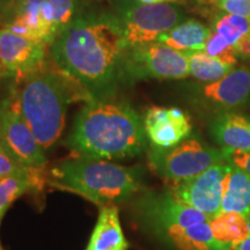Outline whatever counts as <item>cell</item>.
<instances>
[{"label":"cell","instance_id":"7402d4cb","mask_svg":"<svg viewBox=\"0 0 250 250\" xmlns=\"http://www.w3.org/2000/svg\"><path fill=\"white\" fill-rule=\"evenodd\" d=\"M189 56L190 76L202 83H211L224 78L233 70V65L227 64L220 59L211 57L205 52H191Z\"/></svg>","mask_w":250,"mask_h":250},{"label":"cell","instance_id":"ba28073f","mask_svg":"<svg viewBox=\"0 0 250 250\" xmlns=\"http://www.w3.org/2000/svg\"><path fill=\"white\" fill-rule=\"evenodd\" d=\"M0 142L19 162L28 168L44 169L46 158L19 109L17 98L0 104Z\"/></svg>","mask_w":250,"mask_h":250},{"label":"cell","instance_id":"5b68a950","mask_svg":"<svg viewBox=\"0 0 250 250\" xmlns=\"http://www.w3.org/2000/svg\"><path fill=\"white\" fill-rule=\"evenodd\" d=\"M124 49L148 44L183 21V13L169 2L143 4L138 0H120L108 14Z\"/></svg>","mask_w":250,"mask_h":250},{"label":"cell","instance_id":"f546056e","mask_svg":"<svg viewBox=\"0 0 250 250\" xmlns=\"http://www.w3.org/2000/svg\"><path fill=\"white\" fill-rule=\"evenodd\" d=\"M234 250H250V235L243 240L240 245H237Z\"/></svg>","mask_w":250,"mask_h":250},{"label":"cell","instance_id":"8fae6325","mask_svg":"<svg viewBox=\"0 0 250 250\" xmlns=\"http://www.w3.org/2000/svg\"><path fill=\"white\" fill-rule=\"evenodd\" d=\"M48 44L30 39L7 26L0 28V65L9 76L26 79L42 71Z\"/></svg>","mask_w":250,"mask_h":250},{"label":"cell","instance_id":"7c38bea8","mask_svg":"<svg viewBox=\"0 0 250 250\" xmlns=\"http://www.w3.org/2000/svg\"><path fill=\"white\" fill-rule=\"evenodd\" d=\"M146 137L153 147L169 148L186 140L191 133L189 115L176 107H151L144 117Z\"/></svg>","mask_w":250,"mask_h":250},{"label":"cell","instance_id":"ffe728a7","mask_svg":"<svg viewBox=\"0 0 250 250\" xmlns=\"http://www.w3.org/2000/svg\"><path fill=\"white\" fill-rule=\"evenodd\" d=\"M212 30L224 36L234 46L237 55L250 57V20L221 12L213 20Z\"/></svg>","mask_w":250,"mask_h":250},{"label":"cell","instance_id":"1f68e13d","mask_svg":"<svg viewBox=\"0 0 250 250\" xmlns=\"http://www.w3.org/2000/svg\"><path fill=\"white\" fill-rule=\"evenodd\" d=\"M5 73H7V72H6L4 68L1 67V65H0V80H1L4 77H7L8 76V74H5Z\"/></svg>","mask_w":250,"mask_h":250},{"label":"cell","instance_id":"e0dca14e","mask_svg":"<svg viewBox=\"0 0 250 250\" xmlns=\"http://www.w3.org/2000/svg\"><path fill=\"white\" fill-rule=\"evenodd\" d=\"M221 212H235L250 217V176L232 165L225 181Z\"/></svg>","mask_w":250,"mask_h":250},{"label":"cell","instance_id":"4dcf8cb0","mask_svg":"<svg viewBox=\"0 0 250 250\" xmlns=\"http://www.w3.org/2000/svg\"><path fill=\"white\" fill-rule=\"evenodd\" d=\"M138 1L143 2V4H162V2H170L175 1V0H138Z\"/></svg>","mask_w":250,"mask_h":250},{"label":"cell","instance_id":"d4e9b609","mask_svg":"<svg viewBox=\"0 0 250 250\" xmlns=\"http://www.w3.org/2000/svg\"><path fill=\"white\" fill-rule=\"evenodd\" d=\"M42 169L28 168L19 162L0 142V176H23V175H30Z\"/></svg>","mask_w":250,"mask_h":250},{"label":"cell","instance_id":"d6a6232c","mask_svg":"<svg viewBox=\"0 0 250 250\" xmlns=\"http://www.w3.org/2000/svg\"><path fill=\"white\" fill-rule=\"evenodd\" d=\"M247 221H248V228H249V234H250V217L247 219Z\"/></svg>","mask_w":250,"mask_h":250},{"label":"cell","instance_id":"52a82bcc","mask_svg":"<svg viewBox=\"0 0 250 250\" xmlns=\"http://www.w3.org/2000/svg\"><path fill=\"white\" fill-rule=\"evenodd\" d=\"M124 67L127 81L184 79L190 76L189 56L160 43H148L124 49Z\"/></svg>","mask_w":250,"mask_h":250},{"label":"cell","instance_id":"cb8c5ba5","mask_svg":"<svg viewBox=\"0 0 250 250\" xmlns=\"http://www.w3.org/2000/svg\"><path fill=\"white\" fill-rule=\"evenodd\" d=\"M203 52L211 56V57L220 59L227 64L233 65V66L236 65L237 56H239L234 46L230 45L229 42L224 36H221L214 30L211 31V35L206 42L205 49Z\"/></svg>","mask_w":250,"mask_h":250},{"label":"cell","instance_id":"7a4b0ae2","mask_svg":"<svg viewBox=\"0 0 250 250\" xmlns=\"http://www.w3.org/2000/svg\"><path fill=\"white\" fill-rule=\"evenodd\" d=\"M146 138L144 120L130 104L105 99L83 107L67 144L79 156L111 161L142 154Z\"/></svg>","mask_w":250,"mask_h":250},{"label":"cell","instance_id":"4fadbf2b","mask_svg":"<svg viewBox=\"0 0 250 250\" xmlns=\"http://www.w3.org/2000/svg\"><path fill=\"white\" fill-rule=\"evenodd\" d=\"M202 92L208 101L221 107H239L250 95V71L247 67H234L221 79L206 83Z\"/></svg>","mask_w":250,"mask_h":250},{"label":"cell","instance_id":"83f0119b","mask_svg":"<svg viewBox=\"0 0 250 250\" xmlns=\"http://www.w3.org/2000/svg\"><path fill=\"white\" fill-rule=\"evenodd\" d=\"M46 0H15L14 6V14L21 9L31 7V6H39L44 4Z\"/></svg>","mask_w":250,"mask_h":250},{"label":"cell","instance_id":"8992f818","mask_svg":"<svg viewBox=\"0 0 250 250\" xmlns=\"http://www.w3.org/2000/svg\"><path fill=\"white\" fill-rule=\"evenodd\" d=\"M148 160L152 169L159 176L175 186L225 161V156L223 151L212 148L201 140L187 138L174 147H152Z\"/></svg>","mask_w":250,"mask_h":250},{"label":"cell","instance_id":"3957f363","mask_svg":"<svg viewBox=\"0 0 250 250\" xmlns=\"http://www.w3.org/2000/svg\"><path fill=\"white\" fill-rule=\"evenodd\" d=\"M144 171L107 160L79 156L59 162L50 170L46 182L62 191L76 193L98 206L129 201L139 191Z\"/></svg>","mask_w":250,"mask_h":250},{"label":"cell","instance_id":"e575fe53","mask_svg":"<svg viewBox=\"0 0 250 250\" xmlns=\"http://www.w3.org/2000/svg\"><path fill=\"white\" fill-rule=\"evenodd\" d=\"M1 179H2V177H1V176H0V180H1Z\"/></svg>","mask_w":250,"mask_h":250},{"label":"cell","instance_id":"6da1fadb","mask_svg":"<svg viewBox=\"0 0 250 250\" xmlns=\"http://www.w3.org/2000/svg\"><path fill=\"white\" fill-rule=\"evenodd\" d=\"M50 46L59 71L92 100L112 98L127 81L123 43L108 14L76 18Z\"/></svg>","mask_w":250,"mask_h":250},{"label":"cell","instance_id":"9c48e42d","mask_svg":"<svg viewBox=\"0 0 250 250\" xmlns=\"http://www.w3.org/2000/svg\"><path fill=\"white\" fill-rule=\"evenodd\" d=\"M230 168L232 164L228 161L219 162L198 176L175 184L170 192L179 201L201 211L211 220L221 213L225 181Z\"/></svg>","mask_w":250,"mask_h":250},{"label":"cell","instance_id":"4316f807","mask_svg":"<svg viewBox=\"0 0 250 250\" xmlns=\"http://www.w3.org/2000/svg\"><path fill=\"white\" fill-rule=\"evenodd\" d=\"M225 160L234 166H236L240 169L245 170L250 176V152L242 151H232L223 152Z\"/></svg>","mask_w":250,"mask_h":250},{"label":"cell","instance_id":"277c9868","mask_svg":"<svg viewBox=\"0 0 250 250\" xmlns=\"http://www.w3.org/2000/svg\"><path fill=\"white\" fill-rule=\"evenodd\" d=\"M71 81L64 73L42 70L23 79L15 96L21 115L44 151L61 138L67 107L76 96L92 101L87 94L74 92Z\"/></svg>","mask_w":250,"mask_h":250},{"label":"cell","instance_id":"ac0fdd59","mask_svg":"<svg viewBox=\"0 0 250 250\" xmlns=\"http://www.w3.org/2000/svg\"><path fill=\"white\" fill-rule=\"evenodd\" d=\"M162 237L179 250H226L214 239L208 221L174 228Z\"/></svg>","mask_w":250,"mask_h":250},{"label":"cell","instance_id":"9a60e30c","mask_svg":"<svg viewBox=\"0 0 250 250\" xmlns=\"http://www.w3.org/2000/svg\"><path fill=\"white\" fill-rule=\"evenodd\" d=\"M129 242L124 235L116 205L100 208L89 241L85 250H127Z\"/></svg>","mask_w":250,"mask_h":250},{"label":"cell","instance_id":"603a6c76","mask_svg":"<svg viewBox=\"0 0 250 250\" xmlns=\"http://www.w3.org/2000/svg\"><path fill=\"white\" fill-rule=\"evenodd\" d=\"M43 11L55 41L76 19V0H46Z\"/></svg>","mask_w":250,"mask_h":250},{"label":"cell","instance_id":"d6986e66","mask_svg":"<svg viewBox=\"0 0 250 250\" xmlns=\"http://www.w3.org/2000/svg\"><path fill=\"white\" fill-rule=\"evenodd\" d=\"M208 224L214 239L226 250H234L250 235L247 218L235 212H221Z\"/></svg>","mask_w":250,"mask_h":250},{"label":"cell","instance_id":"5bb4252c","mask_svg":"<svg viewBox=\"0 0 250 250\" xmlns=\"http://www.w3.org/2000/svg\"><path fill=\"white\" fill-rule=\"evenodd\" d=\"M211 133L223 152H250V118L236 112H223L211 125Z\"/></svg>","mask_w":250,"mask_h":250},{"label":"cell","instance_id":"836d02e7","mask_svg":"<svg viewBox=\"0 0 250 250\" xmlns=\"http://www.w3.org/2000/svg\"><path fill=\"white\" fill-rule=\"evenodd\" d=\"M0 250H2V248H1V246H0Z\"/></svg>","mask_w":250,"mask_h":250},{"label":"cell","instance_id":"44dd1931","mask_svg":"<svg viewBox=\"0 0 250 250\" xmlns=\"http://www.w3.org/2000/svg\"><path fill=\"white\" fill-rule=\"evenodd\" d=\"M43 170L23 176H6L0 180V221L13 203L24 193L44 187Z\"/></svg>","mask_w":250,"mask_h":250},{"label":"cell","instance_id":"2e32d148","mask_svg":"<svg viewBox=\"0 0 250 250\" xmlns=\"http://www.w3.org/2000/svg\"><path fill=\"white\" fill-rule=\"evenodd\" d=\"M211 31V28L191 19V20L182 21L174 28L166 31L156 42L186 54L204 51Z\"/></svg>","mask_w":250,"mask_h":250},{"label":"cell","instance_id":"30bf717a","mask_svg":"<svg viewBox=\"0 0 250 250\" xmlns=\"http://www.w3.org/2000/svg\"><path fill=\"white\" fill-rule=\"evenodd\" d=\"M137 211L144 223L161 236L174 228L210 221L204 213L179 201L171 192L145 195L137 203Z\"/></svg>","mask_w":250,"mask_h":250},{"label":"cell","instance_id":"484cf974","mask_svg":"<svg viewBox=\"0 0 250 250\" xmlns=\"http://www.w3.org/2000/svg\"><path fill=\"white\" fill-rule=\"evenodd\" d=\"M211 2L224 13L250 20V0H211Z\"/></svg>","mask_w":250,"mask_h":250},{"label":"cell","instance_id":"f1b7e54d","mask_svg":"<svg viewBox=\"0 0 250 250\" xmlns=\"http://www.w3.org/2000/svg\"><path fill=\"white\" fill-rule=\"evenodd\" d=\"M15 0H0V17H4L13 8L14 12Z\"/></svg>","mask_w":250,"mask_h":250}]
</instances>
